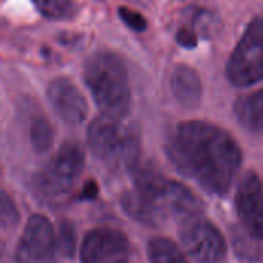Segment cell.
<instances>
[{
	"mask_svg": "<svg viewBox=\"0 0 263 263\" xmlns=\"http://www.w3.org/2000/svg\"><path fill=\"white\" fill-rule=\"evenodd\" d=\"M227 76L236 86L263 80V17L251 20L227 63Z\"/></svg>",
	"mask_w": 263,
	"mask_h": 263,
	"instance_id": "cell-6",
	"label": "cell"
},
{
	"mask_svg": "<svg viewBox=\"0 0 263 263\" xmlns=\"http://www.w3.org/2000/svg\"><path fill=\"white\" fill-rule=\"evenodd\" d=\"M97 193H99L97 185H96L92 180H89V182H86V185H85V188H83L80 197H82V199H86V200H91V199H96Z\"/></svg>",
	"mask_w": 263,
	"mask_h": 263,
	"instance_id": "cell-21",
	"label": "cell"
},
{
	"mask_svg": "<svg viewBox=\"0 0 263 263\" xmlns=\"http://www.w3.org/2000/svg\"><path fill=\"white\" fill-rule=\"evenodd\" d=\"M129 217L148 227L185 220L203 211L200 200L183 185L168 180L151 166H134L133 190L122 199Z\"/></svg>",
	"mask_w": 263,
	"mask_h": 263,
	"instance_id": "cell-2",
	"label": "cell"
},
{
	"mask_svg": "<svg viewBox=\"0 0 263 263\" xmlns=\"http://www.w3.org/2000/svg\"><path fill=\"white\" fill-rule=\"evenodd\" d=\"M29 143L39 154L46 153L54 143V128L45 117H34L29 123Z\"/></svg>",
	"mask_w": 263,
	"mask_h": 263,
	"instance_id": "cell-15",
	"label": "cell"
},
{
	"mask_svg": "<svg viewBox=\"0 0 263 263\" xmlns=\"http://www.w3.org/2000/svg\"><path fill=\"white\" fill-rule=\"evenodd\" d=\"M151 263H188L176 243L165 237H156L148 245Z\"/></svg>",
	"mask_w": 263,
	"mask_h": 263,
	"instance_id": "cell-14",
	"label": "cell"
},
{
	"mask_svg": "<svg viewBox=\"0 0 263 263\" xmlns=\"http://www.w3.org/2000/svg\"><path fill=\"white\" fill-rule=\"evenodd\" d=\"M119 15L120 18L123 20V23L126 26H129L133 31H137V32H142L146 29L148 26V22L145 20V17L133 9H128V8H119Z\"/></svg>",
	"mask_w": 263,
	"mask_h": 263,
	"instance_id": "cell-19",
	"label": "cell"
},
{
	"mask_svg": "<svg viewBox=\"0 0 263 263\" xmlns=\"http://www.w3.org/2000/svg\"><path fill=\"white\" fill-rule=\"evenodd\" d=\"M133 2H142V0H133Z\"/></svg>",
	"mask_w": 263,
	"mask_h": 263,
	"instance_id": "cell-22",
	"label": "cell"
},
{
	"mask_svg": "<svg viewBox=\"0 0 263 263\" xmlns=\"http://www.w3.org/2000/svg\"><path fill=\"white\" fill-rule=\"evenodd\" d=\"M179 236L186 254L197 263H222L227 243L222 233L202 214L180 222Z\"/></svg>",
	"mask_w": 263,
	"mask_h": 263,
	"instance_id": "cell-7",
	"label": "cell"
},
{
	"mask_svg": "<svg viewBox=\"0 0 263 263\" xmlns=\"http://www.w3.org/2000/svg\"><path fill=\"white\" fill-rule=\"evenodd\" d=\"M48 100L55 114L68 125H80L88 114V105L79 88L66 77H57L48 85Z\"/></svg>",
	"mask_w": 263,
	"mask_h": 263,
	"instance_id": "cell-11",
	"label": "cell"
},
{
	"mask_svg": "<svg viewBox=\"0 0 263 263\" xmlns=\"http://www.w3.org/2000/svg\"><path fill=\"white\" fill-rule=\"evenodd\" d=\"M76 248V228L71 222L62 220L59 223L57 231V250L62 253V256L71 259L74 256Z\"/></svg>",
	"mask_w": 263,
	"mask_h": 263,
	"instance_id": "cell-17",
	"label": "cell"
},
{
	"mask_svg": "<svg viewBox=\"0 0 263 263\" xmlns=\"http://www.w3.org/2000/svg\"><path fill=\"white\" fill-rule=\"evenodd\" d=\"M171 91L183 106L196 108L200 103L203 86L199 74L193 68L177 65L171 72Z\"/></svg>",
	"mask_w": 263,
	"mask_h": 263,
	"instance_id": "cell-12",
	"label": "cell"
},
{
	"mask_svg": "<svg viewBox=\"0 0 263 263\" xmlns=\"http://www.w3.org/2000/svg\"><path fill=\"white\" fill-rule=\"evenodd\" d=\"M57 236L43 216H32L17 247V263H55Z\"/></svg>",
	"mask_w": 263,
	"mask_h": 263,
	"instance_id": "cell-8",
	"label": "cell"
},
{
	"mask_svg": "<svg viewBox=\"0 0 263 263\" xmlns=\"http://www.w3.org/2000/svg\"><path fill=\"white\" fill-rule=\"evenodd\" d=\"M129 242L126 236L112 228L89 231L80 247L82 263H126Z\"/></svg>",
	"mask_w": 263,
	"mask_h": 263,
	"instance_id": "cell-9",
	"label": "cell"
},
{
	"mask_svg": "<svg viewBox=\"0 0 263 263\" xmlns=\"http://www.w3.org/2000/svg\"><path fill=\"white\" fill-rule=\"evenodd\" d=\"M85 156L77 143L68 142L59 148L54 157L32 179L35 196L48 203H62L76 186L83 171Z\"/></svg>",
	"mask_w": 263,
	"mask_h": 263,
	"instance_id": "cell-5",
	"label": "cell"
},
{
	"mask_svg": "<svg viewBox=\"0 0 263 263\" xmlns=\"http://www.w3.org/2000/svg\"><path fill=\"white\" fill-rule=\"evenodd\" d=\"M88 146L97 160L112 170L137 165V133L120 119L103 114L94 119L88 128Z\"/></svg>",
	"mask_w": 263,
	"mask_h": 263,
	"instance_id": "cell-4",
	"label": "cell"
},
{
	"mask_svg": "<svg viewBox=\"0 0 263 263\" xmlns=\"http://www.w3.org/2000/svg\"><path fill=\"white\" fill-rule=\"evenodd\" d=\"M177 42L185 48H194L197 45V32L190 26H182L176 34Z\"/></svg>",
	"mask_w": 263,
	"mask_h": 263,
	"instance_id": "cell-20",
	"label": "cell"
},
{
	"mask_svg": "<svg viewBox=\"0 0 263 263\" xmlns=\"http://www.w3.org/2000/svg\"><path fill=\"white\" fill-rule=\"evenodd\" d=\"M85 83L103 116L122 119L131 108V89L123 60L108 51L92 54L85 63Z\"/></svg>",
	"mask_w": 263,
	"mask_h": 263,
	"instance_id": "cell-3",
	"label": "cell"
},
{
	"mask_svg": "<svg viewBox=\"0 0 263 263\" xmlns=\"http://www.w3.org/2000/svg\"><path fill=\"white\" fill-rule=\"evenodd\" d=\"M234 112L242 126L254 134H263V89L240 97Z\"/></svg>",
	"mask_w": 263,
	"mask_h": 263,
	"instance_id": "cell-13",
	"label": "cell"
},
{
	"mask_svg": "<svg viewBox=\"0 0 263 263\" xmlns=\"http://www.w3.org/2000/svg\"><path fill=\"white\" fill-rule=\"evenodd\" d=\"M18 222V211L14 205V202L11 200V197L3 191L2 194V227L11 228L15 227Z\"/></svg>",
	"mask_w": 263,
	"mask_h": 263,
	"instance_id": "cell-18",
	"label": "cell"
},
{
	"mask_svg": "<svg viewBox=\"0 0 263 263\" xmlns=\"http://www.w3.org/2000/svg\"><path fill=\"white\" fill-rule=\"evenodd\" d=\"M236 210L247 233L253 239L263 240V185L254 171H248L239 182Z\"/></svg>",
	"mask_w": 263,
	"mask_h": 263,
	"instance_id": "cell-10",
	"label": "cell"
},
{
	"mask_svg": "<svg viewBox=\"0 0 263 263\" xmlns=\"http://www.w3.org/2000/svg\"><path fill=\"white\" fill-rule=\"evenodd\" d=\"M166 154L183 176L217 196L230 191L242 165L239 143L225 129L200 120L177 125Z\"/></svg>",
	"mask_w": 263,
	"mask_h": 263,
	"instance_id": "cell-1",
	"label": "cell"
},
{
	"mask_svg": "<svg viewBox=\"0 0 263 263\" xmlns=\"http://www.w3.org/2000/svg\"><path fill=\"white\" fill-rule=\"evenodd\" d=\"M39 12L52 20H68L77 12L72 0H32Z\"/></svg>",
	"mask_w": 263,
	"mask_h": 263,
	"instance_id": "cell-16",
	"label": "cell"
}]
</instances>
